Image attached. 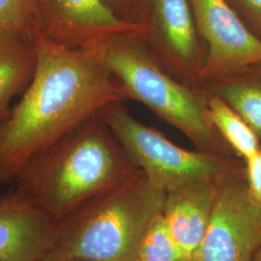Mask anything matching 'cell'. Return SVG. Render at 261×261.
<instances>
[{
  "label": "cell",
  "instance_id": "cell-1",
  "mask_svg": "<svg viewBox=\"0 0 261 261\" xmlns=\"http://www.w3.org/2000/svg\"><path fill=\"white\" fill-rule=\"evenodd\" d=\"M34 74L0 121V185L28 163L113 103L128 101L120 84L92 53L35 40Z\"/></svg>",
  "mask_w": 261,
  "mask_h": 261
},
{
  "label": "cell",
  "instance_id": "cell-2",
  "mask_svg": "<svg viewBox=\"0 0 261 261\" xmlns=\"http://www.w3.org/2000/svg\"><path fill=\"white\" fill-rule=\"evenodd\" d=\"M140 171L98 113L28 163L13 183L58 224Z\"/></svg>",
  "mask_w": 261,
  "mask_h": 261
},
{
  "label": "cell",
  "instance_id": "cell-3",
  "mask_svg": "<svg viewBox=\"0 0 261 261\" xmlns=\"http://www.w3.org/2000/svg\"><path fill=\"white\" fill-rule=\"evenodd\" d=\"M88 51L120 84L128 100L144 105L181 130L196 149L237 157L208 117L205 91L171 75L152 55L142 35L110 38Z\"/></svg>",
  "mask_w": 261,
  "mask_h": 261
},
{
  "label": "cell",
  "instance_id": "cell-4",
  "mask_svg": "<svg viewBox=\"0 0 261 261\" xmlns=\"http://www.w3.org/2000/svg\"><path fill=\"white\" fill-rule=\"evenodd\" d=\"M165 195L140 170L59 222L49 253L84 261H136L140 238L162 211Z\"/></svg>",
  "mask_w": 261,
  "mask_h": 261
},
{
  "label": "cell",
  "instance_id": "cell-5",
  "mask_svg": "<svg viewBox=\"0 0 261 261\" xmlns=\"http://www.w3.org/2000/svg\"><path fill=\"white\" fill-rule=\"evenodd\" d=\"M130 161L150 181L167 191L188 182L224 177L245 167L235 156L185 149L139 121L124 103L99 112Z\"/></svg>",
  "mask_w": 261,
  "mask_h": 261
},
{
  "label": "cell",
  "instance_id": "cell-6",
  "mask_svg": "<svg viewBox=\"0 0 261 261\" xmlns=\"http://www.w3.org/2000/svg\"><path fill=\"white\" fill-rule=\"evenodd\" d=\"M261 248V205L249 193L245 167L222 178L194 261H252Z\"/></svg>",
  "mask_w": 261,
  "mask_h": 261
},
{
  "label": "cell",
  "instance_id": "cell-7",
  "mask_svg": "<svg viewBox=\"0 0 261 261\" xmlns=\"http://www.w3.org/2000/svg\"><path fill=\"white\" fill-rule=\"evenodd\" d=\"M142 39L152 55L180 82L201 88L205 49L190 0H150Z\"/></svg>",
  "mask_w": 261,
  "mask_h": 261
},
{
  "label": "cell",
  "instance_id": "cell-8",
  "mask_svg": "<svg viewBox=\"0 0 261 261\" xmlns=\"http://www.w3.org/2000/svg\"><path fill=\"white\" fill-rule=\"evenodd\" d=\"M37 35L64 47L89 50L107 39L145 35L140 23L122 19L103 0H35Z\"/></svg>",
  "mask_w": 261,
  "mask_h": 261
},
{
  "label": "cell",
  "instance_id": "cell-9",
  "mask_svg": "<svg viewBox=\"0 0 261 261\" xmlns=\"http://www.w3.org/2000/svg\"><path fill=\"white\" fill-rule=\"evenodd\" d=\"M205 49L201 84L261 62V41L243 23L226 0H190Z\"/></svg>",
  "mask_w": 261,
  "mask_h": 261
},
{
  "label": "cell",
  "instance_id": "cell-10",
  "mask_svg": "<svg viewBox=\"0 0 261 261\" xmlns=\"http://www.w3.org/2000/svg\"><path fill=\"white\" fill-rule=\"evenodd\" d=\"M57 224L14 191L0 197V261H38L51 252Z\"/></svg>",
  "mask_w": 261,
  "mask_h": 261
},
{
  "label": "cell",
  "instance_id": "cell-11",
  "mask_svg": "<svg viewBox=\"0 0 261 261\" xmlns=\"http://www.w3.org/2000/svg\"><path fill=\"white\" fill-rule=\"evenodd\" d=\"M222 178L196 180L166 191L162 214L193 261L210 223Z\"/></svg>",
  "mask_w": 261,
  "mask_h": 261
},
{
  "label": "cell",
  "instance_id": "cell-12",
  "mask_svg": "<svg viewBox=\"0 0 261 261\" xmlns=\"http://www.w3.org/2000/svg\"><path fill=\"white\" fill-rule=\"evenodd\" d=\"M37 61L35 42L0 28V121L22 93L34 74Z\"/></svg>",
  "mask_w": 261,
  "mask_h": 261
},
{
  "label": "cell",
  "instance_id": "cell-13",
  "mask_svg": "<svg viewBox=\"0 0 261 261\" xmlns=\"http://www.w3.org/2000/svg\"><path fill=\"white\" fill-rule=\"evenodd\" d=\"M201 88L223 99L261 139V62L210 77Z\"/></svg>",
  "mask_w": 261,
  "mask_h": 261
},
{
  "label": "cell",
  "instance_id": "cell-14",
  "mask_svg": "<svg viewBox=\"0 0 261 261\" xmlns=\"http://www.w3.org/2000/svg\"><path fill=\"white\" fill-rule=\"evenodd\" d=\"M206 94L208 117L235 155L245 161L260 150L258 137L242 117L219 96Z\"/></svg>",
  "mask_w": 261,
  "mask_h": 261
},
{
  "label": "cell",
  "instance_id": "cell-15",
  "mask_svg": "<svg viewBox=\"0 0 261 261\" xmlns=\"http://www.w3.org/2000/svg\"><path fill=\"white\" fill-rule=\"evenodd\" d=\"M136 261H193L168 228L162 211L147 225L140 238Z\"/></svg>",
  "mask_w": 261,
  "mask_h": 261
},
{
  "label": "cell",
  "instance_id": "cell-16",
  "mask_svg": "<svg viewBox=\"0 0 261 261\" xmlns=\"http://www.w3.org/2000/svg\"><path fill=\"white\" fill-rule=\"evenodd\" d=\"M0 28L34 41L37 36L35 0H0Z\"/></svg>",
  "mask_w": 261,
  "mask_h": 261
},
{
  "label": "cell",
  "instance_id": "cell-17",
  "mask_svg": "<svg viewBox=\"0 0 261 261\" xmlns=\"http://www.w3.org/2000/svg\"><path fill=\"white\" fill-rule=\"evenodd\" d=\"M243 23L261 41V0H226Z\"/></svg>",
  "mask_w": 261,
  "mask_h": 261
},
{
  "label": "cell",
  "instance_id": "cell-18",
  "mask_svg": "<svg viewBox=\"0 0 261 261\" xmlns=\"http://www.w3.org/2000/svg\"><path fill=\"white\" fill-rule=\"evenodd\" d=\"M122 19L145 27L150 0H103ZM146 28V27H145Z\"/></svg>",
  "mask_w": 261,
  "mask_h": 261
},
{
  "label": "cell",
  "instance_id": "cell-19",
  "mask_svg": "<svg viewBox=\"0 0 261 261\" xmlns=\"http://www.w3.org/2000/svg\"><path fill=\"white\" fill-rule=\"evenodd\" d=\"M244 163L250 196L255 203L261 205V149Z\"/></svg>",
  "mask_w": 261,
  "mask_h": 261
},
{
  "label": "cell",
  "instance_id": "cell-20",
  "mask_svg": "<svg viewBox=\"0 0 261 261\" xmlns=\"http://www.w3.org/2000/svg\"><path fill=\"white\" fill-rule=\"evenodd\" d=\"M38 261H84L80 260V259H75V258H70V257H64V256H59L56 255L54 253H47L43 258H41Z\"/></svg>",
  "mask_w": 261,
  "mask_h": 261
},
{
  "label": "cell",
  "instance_id": "cell-21",
  "mask_svg": "<svg viewBox=\"0 0 261 261\" xmlns=\"http://www.w3.org/2000/svg\"><path fill=\"white\" fill-rule=\"evenodd\" d=\"M252 261H261V248L257 252H255L254 256L252 257Z\"/></svg>",
  "mask_w": 261,
  "mask_h": 261
}]
</instances>
